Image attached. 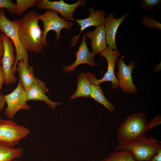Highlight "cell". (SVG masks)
Masks as SVG:
<instances>
[{
  "instance_id": "obj_1",
  "label": "cell",
  "mask_w": 161,
  "mask_h": 161,
  "mask_svg": "<svg viewBox=\"0 0 161 161\" xmlns=\"http://www.w3.org/2000/svg\"><path fill=\"white\" fill-rule=\"evenodd\" d=\"M38 14L30 10L20 19L19 36L20 41L28 52L40 53L44 48L43 31L38 24Z\"/></svg>"
},
{
  "instance_id": "obj_2",
  "label": "cell",
  "mask_w": 161,
  "mask_h": 161,
  "mask_svg": "<svg viewBox=\"0 0 161 161\" xmlns=\"http://www.w3.org/2000/svg\"><path fill=\"white\" fill-rule=\"evenodd\" d=\"M148 126L146 116L143 112L128 116L118 129L117 134L119 144L146 137Z\"/></svg>"
},
{
  "instance_id": "obj_3",
  "label": "cell",
  "mask_w": 161,
  "mask_h": 161,
  "mask_svg": "<svg viewBox=\"0 0 161 161\" xmlns=\"http://www.w3.org/2000/svg\"><path fill=\"white\" fill-rule=\"evenodd\" d=\"M20 19L10 20L5 15L3 9H0V31L8 37L13 43L16 52V60L12 70L14 74L17 62L22 60L28 67L29 55L21 43L19 36Z\"/></svg>"
},
{
  "instance_id": "obj_4",
  "label": "cell",
  "mask_w": 161,
  "mask_h": 161,
  "mask_svg": "<svg viewBox=\"0 0 161 161\" xmlns=\"http://www.w3.org/2000/svg\"><path fill=\"white\" fill-rule=\"evenodd\" d=\"M161 148V145L157 141L146 137L119 144L114 150H129L137 161H146Z\"/></svg>"
},
{
  "instance_id": "obj_5",
  "label": "cell",
  "mask_w": 161,
  "mask_h": 161,
  "mask_svg": "<svg viewBox=\"0 0 161 161\" xmlns=\"http://www.w3.org/2000/svg\"><path fill=\"white\" fill-rule=\"evenodd\" d=\"M30 130L14 120L0 119V145L13 148L27 137Z\"/></svg>"
},
{
  "instance_id": "obj_6",
  "label": "cell",
  "mask_w": 161,
  "mask_h": 161,
  "mask_svg": "<svg viewBox=\"0 0 161 161\" xmlns=\"http://www.w3.org/2000/svg\"><path fill=\"white\" fill-rule=\"evenodd\" d=\"M38 20H41L44 24L42 41L44 47L48 45L47 36L49 31L53 30L55 32L56 43L60 38L61 31L63 29L69 30L73 25L71 21H66L61 18L56 12L49 9H47L43 14H38Z\"/></svg>"
},
{
  "instance_id": "obj_7",
  "label": "cell",
  "mask_w": 161,
  "mask_h": 161,
  "mask_svg": "<svg viewBox=\"0 0 161 161\" xmlns=\"http://www.w3.org/2000/svg\"><path fill=\"white\" fill-rule=\"evenodd\" d=\"M101 57L104 58L108 63L107 70L103 77L100 79H97L94 74L87 72L86 73L92 83L94 85H99L105 81L111 82V87L113 89L118 88V80L114 74L116 64L118 60V57L120 55L119 51L117 49L113 50L108 46L107 48L99 54Z\"/></svg>"
},
{
  "instance_id": "obj_8",
  "label": "cell",
  "mask_w": 161,
  "mask_h": 161,
  "mask_svg": "<svg viewBox=\"0 0 161 161\" xmlns=\"http://www.w3.org/2000/svg\"><path fill=\"white\" fill-rule=\"evenodd\" d=\"M4 97L7 104L4 113L9 119L13 118L20 110L28 111L30 109V106L26 103L25 90L19 81L13 91Z\"/></svg>"
},
{
  "instance_id": "obj_9",
  "label": "cell",
  "mask_w": 161,
  "mask_h": 161,
  "mask_svg": "<svg viewBox=\"0 0 161 161\" xmlns=\"http://www.w3.org/2000/svg\"><path fill=\"white\" fill-rule=\"evenodd\" d=\"M86 3V1L84 0H79L72 4L66 3L63 0L53 1L48 0H39L37 2L36 7L38 9H46L58 12L66 20H73V14L75 10L79 7H84Z\"/></svg>"
},
{
  "instance_id": "obj_10",
  "label": "cell",
  "mask_w": 161,
  "mask_h": 161,
  "mask_svg": "<svg viewBox=\"0 0 161 161\" xmlns=\"http://www.w3.org/2000/svg\"><path fill=\"white\" fill-rule=\"evenodd\" d=\"M117 66L118 71L116 74L118 80V86L126 93L134 94L137 92V87L133 83L132 72L135 64L131 61L128 65H126L122 58L118 60Z\"/></svg>"
},
{
  "instance_id": "obj_11",
  "label": "cell",
  "mask_w": 161,
  "mask_h": 161,
  "mask_svg": "<svg viewBox=\"0 0 161 161\" xmlns=\"http://www.w3.org/2000/svg\"><path fill=\"white\" fill-rule=\"evenodd\" d=\"M2 35L4 47V52L1 59V64L5 77L6 85L15 83L17 79L13 73L12 66L16 60L14 55L15 48L13 42L4 33Z\"/></svg>"
},
{
  "instance_id": "obj_12",
  "label": "cell",
  "mask_w": 161,
  "mask_h": 161,
  "mask_svg": "<svg viewBox=\"0 0 161 161\" xmlns=\"http://www.w3.org/2000/svg\"><path fill=\"white\" fill-rule=\"evenodd\" d=\"M88 11L89 16L88 18L82 19L73 20L76 21L80 26V32L78 35L72 37L70 42L72 47L76 46L80 34L85 29L91 26L97 27L104 24L105 22L106 17L105 16L106 13L103 10L95 11L93 7H91Z\"/></svg>"
},
{
  "instance_id": "obj_13",
  "label": "cell",
  "mask_w": 161,
  "mask_h": 161,
  "mask_svg": "<svg viewBox=\"0 0 161 161\" xmlns=\"http://www.w3.org/2000/svg\"><path fill=\"white\" fill-rule=\"evenodd\" d=\"M48 91L45 83L36 78L34 83L27 90H25L27 101L31 100L43 101L52 109H55L57 106L62 104V103L50 100L45 95Z\"/></svg>"
},
{
  "instance_id": "obj_14",
  "label": "cell",
  "mask_w": 161,
  "mask_h": 161,
  "mask_svg": "<svg viewBox=\"0 0 161 161\" xmlns=\"http://www.w3.org/2000/svg\"><path fill=\"white\" fill-rule=\"evenodd\" d=\"M86 34L84 33L78 50L75 52L76 60L72 65L63 67L62 69L64 72H72L78 66L81 64H87L92 67L95 65V61L94 57L95 55L89 50L86 42Z\"/></svg>"
},
{
  "instance_id": "obj_15",
  "label": "cell",
  "mask_w": 161,
  "mask_h": 161,
  "mask_svg": "<svg viewBox=\"0 0 161 161\" xmlns=\"http://www.w3.org/2000/svg\"><path fill=\"white\" fill-rule=\"evenodd\" d=\"M129 15V13H126L121 17L116 18L113 13H110L106 17L104 24L106 43L112 50L117 49L115 38L118 29L122 21Z\"/></svg>"
},
{
  "instance_id": "obj_16",
  "label": "cell",
  "mask_w": 161,
  "mask_h": 161,
  "mask_svg": "<svg viewBox=\"0 0 161 161\" xmlns=\"http://www.w3.org/2000/svg\"><path fill=\"white\" fill-rule=\"evenodd\" d=\"M86 34L91 40L92 52L95 55L102 52L107 48L106 35L104 24L96 27L93 31H88Z\"/></svg>"
},
{
  "instance_id": "obj_17",
  "label": "cell",
  "mask_w": 161,
  "mask_h": 161,
  "mask_svg": "<svg viewBox=\"0 0 161 161\" xmlns=\"http://www.w3.org/2000/svg\"><path fill=\"white\" fill-rule=\"evenodd\" d=\"M16 70L18 73L19 82L25 90H27L35 81L36 78L34 69L31 66L27 67L22 60L17 63Z\"/></svg>"
},
{
  "instance_id": "obj_18",
  "label": "cell",
  "mask_w": 161,
  "mask_h": 161,
  "mask_svg": "<svg viewBox=\"0 0 161 161\" xmlns=\"http://www.w3.org/2000/svg\"><path fill=\"white\" fill-rule=\"evenodd\" d=\"M77 87L75 93L71 96L70 98L73 99L77 97L90 96L92 83L86 74L81 73L77 75Z\"/></svg>"
},
{
  "instance_id": "obj_19",
  "label": "cell",
  "mask_w": 161,
  "mask_h": 161,
  "mask_svg": "<svg viewBox=\"0 0 161 161\" xmlns=\"http://www.w3.org/2000/svg\"><path fill=\"white\" fill-rule=\"evenodd\" d=\"M91 91L90 96L97 102L103 105L110 112L115 109L114 106L104 96L103 91L99 86L92 83Z\"/></svg>"
},
{
  "instance_id": "obj_20",
  "label": "cell",
  "mask_w": 161,
  "mask_h": 161,
  "mask_svg": "<svg viewBox=\"0 0 161 161\" xmlns=\"http://www.w3.org/2000/svg\"><path fill=\"white\" fill-rule=\"evenodd\" d=\"M23 153L22 148H10L0 145V161H10L20 158Z\"/></svg>"
},
{
  "instance_id": "obj_21",
  "label": "cell",
  "mask_w": 161,
  "mask_h": 161,
  "mask_svg": "<svg viewBox=\"0 0 161 161\" xmlns=\"http://www.w3.org/2000/svg\"><path fill=\"white\" fill-rule=\"evenodd\" d=\"M101 161H137L132 153L129 150L115 151Z\"/></svg>"
},
{
  "instance_id": "obj_22",
  "label": "cell",
  "mask_w": 161,
  "mask_h": 161,
  "mask_svg": "<svg viewBox=\"0 0 161 161\" xmlns=\"http://www.w3.org/2000/svg\"><path fill=\"white\" fill-rule=\"evenodd\" d=\"M38 0H16L17 15L20 16L29 8L37 6Z\"/></svg>"
},
{
  "instance_id": "obj_23",
  "label": "cell",
  "mask_w": 161,
  "mask_h": 161,
  "mask_svg": "<svg viewBox=\"0 0 161 161\" xmlns=\"http://www.w3.org/2000/svg\"><path fill=\"white\" fill-rule=\"evenodd\" d=\"M140 22L147 28H156L161 30V24L152 17L145 15L142 18Z\"/></svg>"
},
{
  "instance_id": "obj_24",
  "label": "cell",
  "mask_w": 161,
  "mask_h": 161,
  "mask_svg": "<svg viewBox=\"0 0 161 161\" xmlns=\"http://www.w3.org/2000/svg\"><path fill=\"white\" fill-rule=\"evenodd\" d=\"M7 9L10 14L16 13V4L10 0H0V9Z\"/></svg>"
},
{
  "instance_id": "obj_25",
  "label": "cell",
  "mask_w": 161,
  "mask_h": 161,
  "mask_svg": "<svg viewBox=\"0 0 161 161\" xmlns=\"http://www.w3.org/2000/svg\"><path fill=\"white\" fill-rule=\"evenodd\" d=\"M161 3V0H142L140 7L143 10H148L158 6Z\"/></svg>"
},
{
  "instance_id": "obj_26",
  "label": "cell",
  "mask_w": 161,
  "mask_h": 161,
  "mask_svg": "<svg viewBox=\"0 0 161 161\" xmlns=\"http://www.w3.org/2000/svg\"><path fill=\"white\" fill-rule=\"evenodd\" d=\"M161 124V115L158 114L151 119L148 123V131Z\"/></svg>"
},
{
  "instance_id": "obj_27",
  "label": "cell",
  "mask_w": 161,
  "mask_h": 161,
  "mask_svg": "<svg viewBox=\"0 0 161 161\" xmlns=\"http://www.w3.org/2000/svg\"><path fill=\"white\" fill-rule=\"evenodd\" d=\"M146 161H161V148Z\"/></svg>"
},
{
  "instance_id": "obj_28",
  "label": "cell",
  "mask_w": 161,
  "mask_h": 161,
  "mask_svg": "<svg viewBox=\"0 0 161 161\" xmlns=\"http://www.w3.org/2000/svg\"><path fill=\"white\" fill-rule=\"evenodd\" d=\"M5 77L3 67L2 65H0V94L1 90L4 83H5Z\"/></svg>"
},
{
  "instance_id": "obj_29",
  "label": "cell",
  "mask_w": 161,
  "mask_h": 161,
  "mask_svg": "<svg viewBox=\"0 0 161 161\" xmlns=\"http://www.w3.org/2000/svg\"><path fill=\"white\" fill-rule=\"evenodd\" d=\"M4 52V43L2 35L0 34V59H1Z\"/></svg>"
},
{
  "instance_id": "obj_30",
  "label": "cell",
  "mask_w": 161,
  "mask_h": 161,
  "mask_svg": "<svg viewBox=\"0 0 161 161\" xmlns=\"http://www.w3.org/2000/svg\"><path fill=\"white\" fill-rule=\"evenodd\" d=\"M5 101L4 96L0 94V112L2 111L4 108L5 103Z\"/></svg>"
},
{
  "instance_id": "obj_31",
  "label": "cell",
  "mask_w": 161,
  "mask_h": 161,
  "mask_svg": "<svg viewBox=\"0 0 161 161\" xmlns=\"http://www.w3.org/2000/svg\"><path fill=\"white\" fill-rule=\"evenodd\" d=\"M154 69L156 72H159L161 69V62L155 66Z\"/></svg>"
},
{
  "instance_id": "obj_32",
  "label": "cell",
  "mask_w": 161,
  "mask_h": 161,
  "mask_svg": "<svg viewBox=\"0 0 161 161\" xmlns=\"http://www.w3.org/2000/svg\"><path fill=\"white\" fill-rule=\"evenodd\" d=\"M10 161H21L19 160H17V159H16Z\"/></svg>"
},
{
  "instance_id": "obj_33",
  "label": "cell",
  "mask_w": 161,
  "mask_h": 161,
  "mask_svg": "<svg viewBox=\"0 0 161 161\" xmlns=\"http://www.w3.org/2000/svg\"><path fill=\"white\" fill-rule=\"evenodd\" d=\"M1 59H0V65H1Z\"/></svg>"
}]
</instances>
